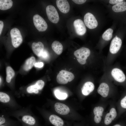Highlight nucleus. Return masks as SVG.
I'll return each instance as SVG.
<instances>
[{
    "label": "nucleus",
    "mask_w": 126,
    "mask_h": 126,
    "mask_svg": "<svg viewBox=\"0 0 126 126\" xmlns=\"http://www.w3.org/2000/svg\"><path fill=\"white\" fill-rule=\"evenodd\" d=\"M91 51L88 48L83 47L78 49L74 53L78 62L81 64L84 65L86 62V60L89 56Z\"/></svg>",
    "instance_id": "nucleus-1"
},
{
    "label": "nucleus",
    "mask_w": 126,
    "mask_h": 126,
    "mask_svg": "<svg viewBox=\"0 0 126 126\" xmlns=\"http://www.w3.org/2000/svg\"><path fill=\"white\" fill-rule=\"evenodd\" d=\"M74 76L72 73L62 70L59 72L56 77V81L59 84H65L68 82H70L74 78Z\"/></svg>",
    "instance_id": "nucleus-2"
},
{
    "label": "nucleus",
    "mask_w": 126,
    "mask_h": 126,
    "mask_svg": "<svg viewBox=\"0 0 126 126\" xmlns=\"http://www.w3.org/2000/svg\"><path fill=\"white\" fill-rule=\"evenodd\" d=\"M10 34L13 46L15 48L18 47L23 41V38L20 31L16 28H14L11 30Z\"/></svg>",
    "instance_id": "nucleus-3"
},
{
    "label": "nucleus",
    "mask_w": 126,
    "mask_h": 126,
    "mask_svg": "<svg viewBox=\"0 0 126 126\" xmlns=\"http://www.w3.org/2000/svg\"><path fill=\"white\" fill-rule=\"evenodd\" d=\"M46 10L49 20L52 23H57L59 21V16L54 7L51 5H49L46 7Z\"/></svg>",
    "instance_id": "nucleus-4"
},
{
    "label": "nucleus",
    "mask_w": 126,
    "mask_h": 126,
    "mask_svg": "<svg viewBox=\"0 0 126 126\" xmlns=\"http://www.w3.org/2000/svg\"><path fill=\"white\" fill-rule=\"evenodd\" d=\"M33 21L35 26L39 32H44L47 29V23L41 16L38 14L35 15L33 17Z\"/></svg>",
    "instance_id": "nucleus-5"
},
{
    "label": "nucleus",
    "mask_w": 126,
    "mask_h": 126,
    "mask_svg": "<svg viewBox=\"0 0 126 126\" xmlns=\"http://www.w3.org/2000/svg\"><path fill=\"white\" fill-rule=\"evenodd\" d=\"M84 21L86 26L90 29L94 28L98 25V22L95 17L90 13H87L85 14Z\"/></svg>",
    "instance_id": "nucleus-6"
},
{
    "label": "nucleus",
    "mask_w": 126,
    "mask_h": 126,
    "mask_svg": "<svg viewBox=\"0 0 126 126\" xmlns=\"http://www.w3.org/2000/svg\"><path fill=\"white\" fill-rule=\"evenodd\" d=\"M122 41L120 38L116 36L112 41L109 48V51L112 54L117 53L120 49L122 44Z\"/></svg>",
    "instance_id": "nucleus-7"
},
{
    "label": "nucleus",
    "mask_w": 126,
    "mask_h": 126,
    "mask_svg": "<svg viewBox=\"0 0 126 126\" xmlns=\"http://www.w3.org/2000/svg\"><path fill=\"white\" fill-rule=\"evenodd\" d=\"M111 74L114 79L117 82L122 83L126 80V75L120 69L117 68H113L111 71Z\"/></svg>",
    "instance_id": "nucleus-8"
},
{
    "label": "nucleus",
    "mask_w": 126,
    "mask_h": 126,
    "mask_svg": "<svg viewBox=\"0 0 126 126\" xmlns=\"http://www.w3.org/2000/svg\"><path fill=\"white\" fill-rule=\"evenodd\" d=\"M74 26L76 34L79 35H84L86 31V29L83 21L78 19L75 20L73 23Z\"/></svg>",
    "instance_id": "nucleus-9"
},
{
    "label": "nucleus",
    "mask_w": 126,
    "mask_h": 126,
    "mask_svg": "<svg viewBox=\"0 0 126 126\" xmlns=\"http://www.w3.org/2000/svg\"><path fill=\"white\" fill-rule=\"evenodd\" d=\"M56 3L57 6L62 13L66 14L69 11L70 5L68 1L66 0H57Z\"/></svg>",
    "instance_id": "nucleus-10"
},
{
    "label": "nucleus",
    "mask_w": 126,
    "mask_h": 126,
    "mask_svg": "<svg viewBox=\"0 0 126 126\" xmlns=\"http://www.w3.org/2000/svg\"><path fill=\"white\" fill-rule=\"evenodd\" d=\"M55 109L57 113L61 115H66L69 112V107L59 102H57L55 104Z\"/></svg>",
    "instance_id": "nucleus-11"
},
{
    "label": "nucleus",
    "mask_w": 126,
    "mask_h": 126,
    "mask_svg": "<svg viewBox=\"0 0 126 126\" xmlns=\"http://www.w3.org/2000/svg\"><path fill=\"white\" fill-rule=\"evenodd\" d=\"M94 85L92 82L88 81L85 83L81 89L82 94L85 96L88 95L94 90Z\"/></svg>",
    "instance_id": "nucleus-12"
},
{
    "label": "nucleus",
    "mask_w": 126,
    "mask_h": 126,
    "mask_svg": "<svg viewBox=\"0 0 126 126\" xmlns=\"http://www.w3.org/2000/svg\"><path fill=\"white\" fill-rule=\"evenodd\" d=\"M109 91L108 85L104 82L101 84L97 89L98 93L104 97H106L108 96Z\"/></svg>",
    "instance_id": "nucleus-13"
},
{
    "label": "nucleus",
    "mask_w": 126,
    "mask_h": 126,
    "mask_svg": "<svg viewBox=\"0 0 126 126\" xmlns=\"http://www.w3.org/2000/svg\"><path fill=\"white\" fill-rule=\"evenodd\" d=\"M32 47L34 53L39 57L41 53L44 50V46L43 43L40 42L37 43L34 42L32 44Z\"/></svg>",
    "instance_id": "nucleus-14"
},
{
    "label": "nucleus",
    "mask_w": 126,
    "mask_h": 126,
    "mask_svg": "<svg viewBox=\"0 0 126 126\" xmlns=\"http://www.w3.org/2000/svg\"><path fill=\"white\" fill-rule=\"evenodd\" d=\"M50 122L55 126H64V122L60 118L55 115H51L49 118Z\"/></svg>",
    "instance_id": "nucleus-15"
},
{
    "label": "nucleus",
    "mask_w": 126,
    "mask_h": 126,
    "mask_svg": "<svg viewBox=\"0 0 126 126\" xmlns=\"http://www.w3.org/2000/svg\"><path fill=\"white\" fill-rule=\"evenodd\" d=\"M112 9L116 12H122L126 10V2L123 1L114 5L112 7Z\"/></svg>",
    "instance_id": "nucleus-16"
},
{
    "label": "nucleus",
    "mask_w": 126,
    "mask_h": 126,
    "mask_svg": "<svg viewBox=\"0 0 126 126\" xmlns=\"http://www.w3.org/2000/svg\"><path fill=\"white\" fill-rule=\"evenodd\" d=\"M52 48L54 51L57 55H60L62 52L63 47L59 42L55 41L52 44Z\"/></svg>",
    "instance_id": "nucleus-17"
},
{
    "label": "nucleus",
    "mask_w": 126,
    "mask_h": 126,
    "mask_svg": "<svg viewBox=\"0 0 126 126\" xmlns=\"http://www.w3.org/2000/svg\"><path fill=\"white\" fill-rule=\"evenodd\" d=\"M35 59L34 56H32L28 59L26 61L23 66L24 70L28 71L31 69L34 65Z\"/></svg>",
    "instance_id": "nucleus-18"
},
{
    "label": "nucleus",
    "mask_w": 126,
    "mask_h": 126,
    "mask_svg": "<svg viewBox=\"0 0 126 126\" xmlns=\"http://www.w3.org/2000/svg\"><path fill=\"white\" fill-rule=\"evenodd\" d=\"M13 4L11 0H0V9L5 10L9 9L12 6Z\"/></svg>",
    "instance_id": "nucleus-19"
},
{
    "label": "nucleus",
    "mask_w": 126,
    "mask_h": 126,
    "mask_svg": "<svg viewBox=\"0 0 126 126\" xmlns=\"http://www.w3.org/2000/svg\"><path fill=\"white\" fill-rule=\"evenodd\" d=\"M22 120L24 123L30 126L33 125L35 124V119L33 117L30 116H24L22 118Z\"/></svg>",
    "instance_id": "nucleus-20"
},
{
    "label": "nucleus",
    "mask_w": 126,
    "mask_h": 126,
    "mask_svg": "<svg viewBox=\"0 0 126 126\" xmlns=\"http://www.w3.org/2000/svg\"><path fill=\"white\" fill-rule=\"evenodd\" d=\"M6 72V81L7 83H9L10 82L11 78L14 76L15 72L13 69L10 66L7 67Z\"/></svg>",
    "instance_id": "nucleus-21"
},
{
    "label": "nucleus",
    "mask_w": 126,
    "mask_h": 126,
    "mask_svg": "<svg viewBox=\"0 0 126 126\" xmlns=\"http://www.w3.org/2000/svg\"><path fill=\"white\" fill-rule=\"evenodd\" d=\"M40 88L36 82L34 85H31L28 87L27 88V91L29 93H34L38 94L39 90H41Z\"/></svg>",
    "instance_id": "nucleus-22"
},
{
    "label": "nucleus",
    "mask_w": 126,
    "mask_h": 126,
    "mask_svg": "<svg viewBox=\"0 0 126 126\" xmlns=\"http://www.w3.org/2000/svg\"><path fill=\"white\" fill-rule=\"evenodd\" d=\"M113 30L111 28L107 29L102 35L103 38L105 40L109 41L112 38L113 32Z\"/></svg>",
    "instance_id": "nucleus-23"
},
{
    "label": "nucleus",
    "mask_w": 126,
    "mask_h": 126,
    "mask_svg": "<svg viewBox=\"0 0 126 126\" xmlns=\"http://www.w3.org/2000/svg\"><path fill=\"white\" fill-rule=\"evenodd\" d=\"M54 94L56 97L58 99L60 100H65L67 98L68 96L66 93L61 92L58 90L54 91Z\"/></svg>",
    "instance_id": "nucleus-24"
},
{
    "label": "nucleus",
    "mask_w": 126,
    "mask_h": 126,
    "mask_svg": "<svg viewBox=\"0 0 126 126\" xmlns=\"http://www.w3.org/2000/svg\"><path fill=\"white\" fill-rule=\"evenodd\" d=\"M104 110V108L102 107H96L93 110L95 116L98 115L102 117Z\"/></svg>",
    "instance_id": "nucleus-25"
},
{
    "label": "nucleus",
    "mask_w": 126,
    "mask_h": 126,
    "mask_svg": "<svg viewBox=\"0 0 126 126\" xmlns=\"http://www.w3.org/2000/svg\"><path fill=\"white\" fill-rule=\"evenodd\" d=\"M10 98L6 94L2 92H0V101L2 102L6 103L10 100Z\"/></svg>",
    "instance_id": "nucleus-26"
},
{
    "label": "nucleus",
    "mask_w": 126,
    "mask_h": 126,
    "mask_svg": "<svg viewBox=\"0 0 126 126\" xmlns=\"http://www.w3.org/2000/svg\"><path fill=\"white\" fill-rule=\"evenodd\" d=\"M113 121L109 113H107L105 116L104 121L105 125L108 126L110 125Z\"/></svg>",
    "instance_id": "nucleus-27"
},
{
    "label": "nucleus",
    "mask_w": 126,
    "mask_h": 126,
    "mask_svg": "<svg viewBox=\"0 0 126 126\" xmlns=\"http://www.w3.org/2000/svg\"><path fill=\"white\" fill-rule=\"evenodd\" d=\"M49 56L48 52L45 49H44L41 53L40 57L42 59L46 60L48 59Z\"/></svg>",
    "instance_id": "nucleus-28"
},
{
    "label": "nucleus",
    "mask_w": 126,
    "mask_h": 126,
    "mask_svg": "<svg viewBox=\"0 0 126 126\" xmlns=\"http://www.w3.org/2000/svg\"><path fill=\"white\" fill-rule=\"evenodd\" d=\"M111 116L112 121L116 117L117 113L115 109L114 108H112L110 109L109 112Z\"/></svg>",
    "instance_id": "nucleus-29"
},
{
    "label": "nucleus",
    "mask_w": 126,
    "mask_h": 126,
    "mask_svg": "<svg viewBox=\"0 0 126 126\" xmlns=\"http://www.w3.org/2000/svg\"><path fill=\"white\" fill-rule=\"evenodd\" d=\"M102 120V117L98 115H95L94 118V121L97 124L100 123Z\"/></svg>",
    "instance_id": "nucleus-30"
},
{
    "label": "nucleus",
    "mask_w": 126,
    "mask_h": 126,
    "mask_svg": "<svg viewBox=\"0 0 126 126\" xmlns=\"http://www.w3.org/2000/svg\"><path fill=\"white\" fill-rule=\"evenodd\" d=\"M121 106L124 108H126V96L121 100L120 102Z\"/></svg>",
    "instance_id": "nucleus-31"
},
{
    "label": "nucleus",
    "mask_w": 126,
    "mask_h": 126,
    "mask_svg": "<svg viewBox=\"0 0 126 126\" xmlns=\"http://www.w3.org/2000/svg\"><path fill=\"white\" fill-rule=\"evenodd\" d=\"M123 1V0H110L109 1V3L111 4H116Z\"/></svg>",
    "instance_id": "nucleus-32"
},
{
    "label": "nucleus",
    "mask_w": 126,
    "mask_h": 126,
    "mask_svg": "<svg viewBox=\"0 0 126 126\" xmlns=\"http://www.w3.org/2000/svg\"><path fill=\"white\" fill-rule=\"evenodd\" d=\"M85 0H73L75 3L78 4H82L85 3L86 1Z\"/></svg>",
    "instance_id": "nucleus-33"
},
{
    "label": "nucleus",
    "mask_w": 126,
    "mask_h": 126,
    "mask_svg": "<svg viewBox=\"0 0 126 126\" xmlns=\"http://www.w3.org/2000/svg\"><path fill=\"white\" fill-rule=\"evenodd\" d=\"M43 66V63L42 62H40L35 63L34 64V66L36 67L41 68Z\"/></svg>",
    "instance_id": "nucleus-34"
},
{
    "label": "nucleus",
    "mask_w": 126,
    "mask_h": 126,
    "mask_svg": "<svg viewBox=\"0 0 126 126\" xmlns=\"http://www.w3.org/2000/svg\"><path fill=\"white\" fill-rule=\"evenodd\" d=\"M6 120L4 117H0V125H3L5 122Z\"/></svg>",
    "instance_id": "nucleus-35"
},
{
    "label": "nucleus",
    "mask_w": 126,
    "mask_h": 126,
    "mask_svg": "<svg viewBox=\"0 0 126 126\" xmlns=\"http://www.w3.org/2000/svg\"><path fill=\"white\" fill-rule=\"evenodd\" d=\"M4 26V23L3 21H0V35H1Z\"/></svg>",
    "instance_id": "nucleus-36"
},
{
    "label": "nucleus",
    "mask_w": 126,
    "mask_h": 126,
    "mask_svg": "<svg viewBox=\"0 0 126 126\" xmlns=\"http://www.w3.org/2000/svg\"><path fill=\"white\" fill-rule=\"evenodd\" d=\"M113 126H122L120 124H115Z\"/></svg>",
    "instance_id": "nucleus-37"
},
{
    "label": "nucleus",
    "mask_w": 126,
    "mask_h": 126,
    "mask_svg": "<svg viewBox=\"0 0 126 126\" xmlns=\"http://www.w3.org/2000/svg\"><path fill=\"white\" fill-rule=\"evenodd\" d=\"M0 126H6L4 125H0Z\"/></svg>",
    "instance_id": "nucleus-38"
},
{
    "label": "nucleus",
    "mask_w": 126,
    "mask_h": 126,
    "mask_svg": "<svg viewBox=\"0 0 126 126\" xmlns=\"http://www.w3.org/2000/svg\"><path fill=\"white\" fill-rule=\"evenodd\" d=\"M1 77H0V83H1Z\"/></svg>",
    "instance_id": "nucleus-39"
},
{
    "label": "nucleus",
    "mask_w": 126,
    "mask_h": 126,
    "mask_svg": "<svg viewBox=\"0 0 126 126\" xmlns=\"http://www.w3.org/2000/svg\"><path fill=\"white\" fill-rule=\"evenodd\" d=\"M32 126L30 125V126Z\"/></svg>",
    "instance_id": "nucleus-40"
}]
</instances>
